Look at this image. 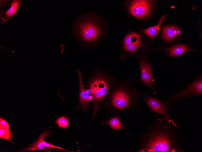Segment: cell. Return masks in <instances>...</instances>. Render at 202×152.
Masks as SVG:
<instances>
[{"label": "cell", "instance_id": "cell-1", "mask_svg": "<svg viewBox=\"0 0 202 152\" xmlns=\"http://www.w3.org/2000/svg\"><path fill=\"white\" fill-rule=\"evenodd\" d=\"M175 127L174 120L164 117L158 118L144 130L139 140L136 152H184Z\"/></svg>", "mask_w": 202, "mask_h": 152}, {"label": "cell", "instance_id": "cell-9", "mask_svg": "<svg viewBox=\"0 0 202 152\" xmlns=\"http://www.w3.org/2000/svg\"><path fill=\"white\" fill-rule=\"evenodd\" d=\"M202 95V74H199L191 83L166 100L168 102L182 100Z\"/></svg>", "mask_w": 202, "mask_h": 152}, {"label": "cell", "instance_id": "cell-10", "mask_svg": "<svg viewBox=\"0 0 202 152\" xmlns=\"http://www.w3.org/2000/svg\"><path fill=\"white\" fill-rule=\"evenodd\" d=\"M77 72L79 87V103L82 108L86 110L89 106L90 102L93 101V97L92 95H90V93L85 87L82 73L79 69L77 70Z\"/></svg>", "mask_w": 202, "mask_h": 152}, {"label": "cell", "instance_id": "cell-7", "mask_svg": "<svg viewBox=\"0 0 202 152\" xmlns=\"http://www.w3.org/2000/svg\"><path fill=\"white\" fill-rule=\"evenodd\" d=\"M138 91L141 98L153 115H161L169 121L174 120L171 117V112L173 107L171 102H168L166 100L159 99L140 90Z\"/></svg>", "mask_w": 202, "mask_h": 152}, {"label": "cell", "instance_id": "cell-6", "mask_svg": "<svg viewBox=\"0 0 202 152\" xmlns=\"http://www.w3.org/2000/svg\"><path fill=\"white\" fill-rule=\"evenodd\" d=\"M140 71L139 78L134 81L145 85L154 95L156 94V84L153 73L152 62L146 52L135 56Z\"/></svg>", "mask_w": 202, "mask_h": 152}, {"label": "cell", "instance_id": "cell-12", "mask_svg": "<svg viewBox=\"0 0 202 152\" xmlns=\"http://www.w3.org/2000/svg\"><path fill=\"white\" fill-rule=\"evenodd\" d=\"M22 1L20 0H13L11 3V6L7 11L1 13L4 16L2 19L1 23L7 22L12 18L17 16L18 9L22 4Z\"/></svg>", "mask_w": 202, "mask_h": 152}, {"label": "cell", "instance_id": "cell-13", "mask_svg": "<svg viewBox=\"0 0 202 152\" xmlns=\"http://www.w3.org/2000/svg\"><path fill=\"white\" fill-rule=\"evenodd\" d=\"M50 133L48 131L42 133L37 140L32 144L30 146L18 151H28L42 150L46 151H50V149L45 146L42 144L41 140L45 137L49 136Z\"/></svg>", "mask_w": 202, "mask_h": 152}, {"label": "cell", "instance_id": "cell-18", "mask_svg": "<svg viewBox=\"0 0 202 152\" xmlns=\"http://www.w3.org/2000/svg\"><path fill=\"white\" fill-rule=\"evenodd\" d=\"M56 123L59 127L66 128L68 127L69 121L66 117L62 116L58 118Z\"/></svg>", "mask_w": 202, "mask_h": 152}, {"label": "cell", "instance_id": "cell-19", "mask_svg": "<svg viewBox=\"0 0 202 152\" xmlns=\"http://www.w3.org/2000/svg\"><path fill=\"white\" fill-rule=\"evenodd\" d=\"M42 143L43 144L45 147H51V148H54L60 149V150H63L65 151H69L67 150H66L63 148L56 146H54L53 144L48 143H47L43 139H42L41 140Z\"/></svg>", "mask_w": 202, "mask_h": 152}, {"label": "cell", "instance_id": "cell-20", "mask_svg": "<svg viewBox=\"0 0 202 152\" xmlns=\"http://www.w3.org/2000/svg\"><path fill=\"white\" fill-rule=\"evenodd\" d=\"M0 127L9 129V125L8 122L1 117L0 118Z\"/></svg>", "mask_w": 202, "mask_h": 152}, {"label": "cell", "instance_id": "cell-3", "mask_svg": "<svg viewBox=\"0 0 202 152\" xmlns=\"http://www.w3.org/2000/svg\"><path fill=\"white\" fill-rule=\"evenodd\" d=\"M132 77L117 82L109 90L103 103V108L112 112L129 114L139 106L141 98Z\"/></svg>", "mask_w": 202, "mask_h": 152}, {"label": "cell", "instance_id": "cell-4", "mask_svg": "<svg viewBox=\"0 0 202 152\" xmlns=\"http://www.w3.org/2000/svg\"><path fill=\"white\" fill-rule=\"evenodd\" d=\"M88 79L87 90L90 93H91L93 97V120L103 104L109 90L117 81L113 76L109 74L106 70L98 66L93 71Z\"/></svg>", "mask_w": 202, "mask_h": 152}, {"label": "cell", "instance_id": "cell-14", "mask_svg": "<svg viewBox=\"0 0 202 152\" xmlns=\"http://www.w3.org/2000/svg\"><path fill=\"white\" fill-rule=\"evenodd\" d=\"M181 29L174 26H167L164 27L162 33L163 38L166 42L170 41L176 38L181 33Z\"/></svg>", "mask_w": 202, "mask_h": 152}, {"label": "cell", "instance_id": "cell-16", "mask_svg": "<svg viewBox=\"0 0 202 152\" xmlns=\"http://www.w3.org/2000/svg\"><path fill=\"white\" fill-rule=\"evenodd\" d=\"M167 15V14H166L162 16L159 22L156 25L150 26L147 29H143L139 28V29L149 38L154 39L156 37L159 30L160 26L165 20Z\"/></svg>", "mask_w": 202, "mask_h": 152}, {"label": "cell", "instance_id": "cell-17", "mask_svg": "<svg viewBox=\"0 0 202 152\" xmlns=\"http://www.w3.org/2000/svg\"><path fill=\"white\" fill-rule=\"evenodd\" d=\"M12 133L9 129L0 127V138L13 143L11 140Z\"/></svg>", "mask_w": 202, "mask_h": 152}, {"label": "cell", "instance_id": "cell-5", "mask_svg": "<svg viewBox=\"0 0 202 152\" xmlns=\"http://www.w3.org/2000/svg\"><path fill=\"white\" fill-rule=\"evenodd\" d=\"M145 42L142 41L140 34L129 29L119 44L121 60L124 61L129 58H133L147 50H155Z\"/></svg>", "mask_w": 202, "mask_h": 152}, {"label": "cell", "instance_id": "cell-2", "mask_svg": "<svg viewBox=\"0 0 202 152\" xmlns=\"http://www.w3.org/2000/svg\"><path fill=\"white\" fill-rule=\"evenodd\" d=\"M108 27L107 21L96 13L80 15L74 21L72 35L77 43L86 49H94L106 37Z\"/></svg>", "mask_w": 202, "mask_h": 152}, {"label": "cell", "instance_id": "cell-8", "mask_svg": "<svg viewBox=\"0 0 202 152\" xmlns=\"http://www.w3.org/2000/svg\"><path fill=\"white\" fill-rule=\"evenodd\" d=\"M123 3L129 16L144 20L150 17L154 8L152 0H127Z\"/></svg>", "mask_w": 202, "mask_h": 152}, {"label": "cell", "instance_id": "cell-15", "mask_svg": "<svg viewBox=\"0 0 202 152\" xmlns=\"http://www.w3.org/2000/svg\"><path fill=\"white\" fill-rule=\"evenodd\" d=\"M121 115L119 112L116 113L114 116L107 121L102 122L103 125H108L115 131L121 129H127L121 121Z\"/></svg>", "mask_w": 202, "mask_h": 152}, {"label": "cell", "instance_id": "cell-11", "mask_svg": "<svg viewBox=\"0 0 202 152\" xmlns=\"http://www.w3.org/2000/svg\"><path fill=\"white\" fill-rule=\"evenodd\" d=\"M163 51H165V55L168 57H181L185 52L188 51H195L197 50L189 47L187 44L179 43L169 47H163Z\"/></svg>", "mask_w": 202, "mask_h": 152}]
</instances>
